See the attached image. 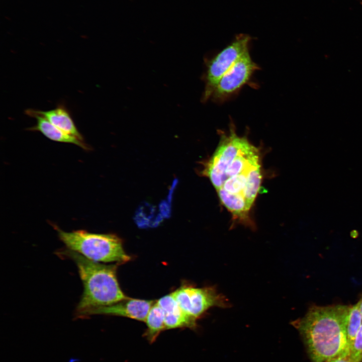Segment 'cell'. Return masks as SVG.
<instances>
[{
  "label": "cell",
  "instance_id": "obj_15",
  "mask_svg": "<svg viewBox=\"0 0 362 362\" xmlns=\"http://www.w3.org/2000/svg\"><path fill=\"white\" fill-rule=\"evenodd\" d=\"M361 314H362V298L356 304Z\"/></svg>",
  "mask_w": 362,
  "mask_h": 362
},
{
  "label": "cell",
  "instance_id": "obj_4",
  "mask_svg": "<svg viewBox=\"0 0 362 362\" xmlns=\"http://www.w3.org/2000/svg\"><path fill=\"white\" fill-rule=\"evenodd\" d=\"M251 37L245 34L237 35L233 41L209 60L204 77L205 90L202 101L211 98L217 83L237 60L249 50Z\"/></svg>",
  "mask_w": 362,
  "mask_h": 362
},
{
  "label": "cell",
  "instance_id": "obj_12",
  "mask_svg": "<svg viewBox=\"0 0 362 362\" xmlns=\"http://www.w3.org/2000/svg\"><path fill=\"white\" fill-rule=\"evenodd\" d=\"M362 324V314L357 305L349 307L345 321V328L349 346Z\"/></svg>",
  "mask_w": 362,
  "mask_h": 362
},
{
  "label": "cell",
  "instance_id": "obj_9",
  "mask_svg": "<svg viewBox=\"0 0 362 362\" xmlns=\"http://www.w3.org/2000/svg\"><path fill=\"white\" fill-rule=\"evenodd\" d=\"M26 114L34 118L37 123L36 125L29 128L31 131L40 132L48 139L56 142L72 143L84 149H89L87 145L84 141L69 135L52 124L47 119L39 114L36 110L28 109Z\"/></svg>",
  "mask_w": 362,
  "mask_h": 362
},
{
  "label": "cell",
  "instance_id": "obj_10",
  "mask_svg": "<svg viewBox=\"0 0 362 362\" xmlns=\"http://www.w3.org/2000/svg\"><path fill=\"white\" fill-rule=\"evenodd\" d=\"M36 112L57 128L84 141L69 112L64 105H59L56 108L48 111L36 110Z\"/></svg>",
  "mask_w": 362,
  "mask_h": 362
},
{
  "label": "cell",
  "instance_id": "obj_14",
  "mask_svg": "<svg viewBox=\"0 0 362 362\" xmlns=\"http://www.w3.org/2000/svg\"><path fill=\"white\" fill-rule=\"evenodd\" d=\"M327 362H354L349 354V350Z\"/></svg>",
  "mask_w": 362,
  "mask_h": 362
},
{
  "label": "cell",
  "instance_id": "obj_3",
  "mask_svg": "<svg viewBox=\"0 0 362 362\" xmlns=\"http://www.w3.org/2000/svg\"><path fill=\"white\" fill-rule=\"evenodd\" d=\"M58 237L67 249L96 262L124 263L131 257L125 251L122 240L114 234H98L79 230L57 229Z\"/></svg>",
  "mask_w": 362,
  "mask_h": 362
},
{
  "label": "cell",
  "instance_id": "obj_2",
  "mask_svg": "<svg viewBox=\"0 0 362 362\" xmlns=\"http://www.w3.org/2000/svg\"><path fill=\"white\" fill-rule=\"evenodd\" d=\"M65 253L75 263L83 284V293L76 307L79 316L90 315L97 309L128 298L118 281V263L105 264L90 260L69 249Z\"/></svg>",
  "mask_w": 362,
  "mask_h": 362
},
{
  "label": "cell",
  "instance_id": "obj_11",
  "mask_svg": "<svg viewBox=\"0 0 362 362\" xmlns=\"http://www.w3.org/2000/svg\"><path fill=\"white\" fill-rule=\"evenodd\" d=\"M145 322L147 325L145 335L149 342H154L160 332L166 330L164 312L156 302L151 307Z\"/></svg>",
  "mask_w": 362,
  "mask_h": 362
},
{
  "label": "cell",
  "instance_id": "obj_8",
  "mask_svg": "<svg viewBox=\"0 0 362 362\" xmlns=\"http://www.w3.org/2000/svg\"><path fill=\"white\" fill-rule=\"evenodd\" d=\"M164 314L165 328L196 327V319L187 314L179 306L171 294L165 295L156 301Z\"/></svg>",
  "mask_w": 362,
  "mask_h": 362
},
{
  "label": "cell",
  "instance_id": "obj_7",
  "mask_svg": "<svg viewBox=\"0 0 362 362\" xmlns=\"http://www.w3.org/2000/svg\"><path fill=\"white\" fill-rule=\"evenodd\" d=\"M154 303L153 301L128 298L115 304L97 309L90 315L119 316L145 321L147 314Z\"/></svg>",
  "mask_w": 362,
  "mask_h": 362
},
{
  "label": "cell",
  "instance_id": "obj_1",
  "mask_svg": "<svg viewBox=\"0 0 362 362\" xmlns=\"http://www.w3.org/2000/svg\"><path fill=\"white\" fill-rule=\"evenodd\" d=\"M349 306H312L293 322L311 362H327L348 351L345 321Z\"/></svg>",
  "mask_w": 362,
  "mask_h": 362
},
{
  "label": "cell",
  "instance_id": "obj_5",
  "mask_svg": "<svg viewBox=\"0 0 362 362\" xmlns=\"http://www.w3.org/2000/svg\"><path fill=\"white\" fill-rule=\"evenodd\" d=\"M171 294L180 308L196 320L212 307L225 308L229 306L226 298L213 287L197 288L184 285Z\"/></svg>",
  "mask_w": 362,
  "mask_h": 362
},
{
  "label": "cell",
  "instance_id": "obj_13",
  "mask_svg": "<svg viewBox=\"0 0 362 362\" xmlns=\"http://www.w3.org/2000/svg\"><path fill=\"white\" fill-rule=\"evenodd\" d=\"M349 354L354 362H361L362 324L349 347Z\"/></svg>",
  "mask_w": 362,
  "mask_h": 362
},
{
  "label": "cell",
  "instance_id": "obj_6",
  "mask_svg": "<svg viewBox=\"0 0 362 362\" xmlns=\"http://www.w3.org/2000/svg\"><path fill=\"white\" fill-rule=\"evenodd\" d=\"M258 69L249 50L247 51L221 78L211 98L219 103L228 100L248 83L254 72Z\"/></svg>",
  "mask_w": 362,
  "mask_h": 362
}]
</instances>
